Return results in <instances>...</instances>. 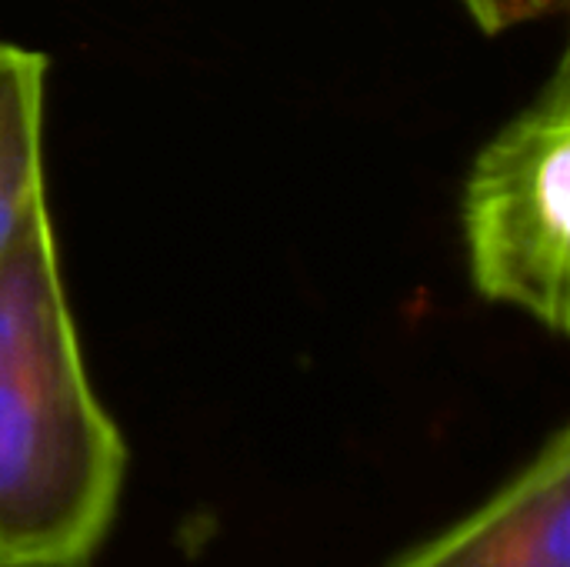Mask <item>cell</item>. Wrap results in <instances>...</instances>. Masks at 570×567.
Here are the masks:
<instances>
[{
	"instance_id": "cell-3",
	"label": "cell",
	"mask_w": 570,
	"mask_h": 567,
	"mask_svg": "<svg viewBox=\"0 0 570 567\" xmlns=\"http://www.w3.org/2000/svg\"><path fill=\"white\" fill-rule=\"evenodd\" d=\"M391 567H570V428L468 518Z\"/></svg>"
},
{
	"instance_id": "cell-5",
	"label": "cell",
	"mask_w": 570,
	"mask_h": 567,
	"mask_svg": "<svg viewBox=\"0 0 570 567\" xmlns=\"http://www.w3.org/2000/svg\"><path fill=\"white\" fill-rule=\"evenodd\" d=\"M484 33H501L518 23L554 13L564 0H461Z\"/></svg>"
},
{
	"instance_id": "cell-2",
	"label": "cell",
	"mask_w": 570,
	"mask_h": 567,
	"mask_svg": "<svg viewBox=\"0 0 570 567\" xmlns=\"http://www.w3.org/2000/svg\"><path fill=\"white\" fill-rule=\"evenodd\" d=\"M471 281L554 334L570 331V63L474 157L464 184Z\"/></svg>"
},
{
	"instance_id": "cell-4",
	"label": "cell",
	"mask_w": 570,
	"mask_h": 567,
	"mask_svg": "<svg viewBox=\"0 0 570 567\" xmlns=\"http://www.w3.org/2000/svg\"><path fill=\"white\" fill-rule=\"evenodd\" d=\"M47 57L0 43V257L43 197Z\"/></svg>"
},
{
	"instance_id": "cell-1",
	"label": "cell",
	"mask_w": 570,
	"mask_h": 567,
	"mask_svg": "<svg viewBox=\"0 0 570 567\" xmlns=\"http://www.w3.org/2000/svg\"><path fill=\"white\" fill-rule=\"evenodd\" d=\"M127 444L97 401L47 201L0 257V567H87L124 491Z\"/></svg>"
}]
</instances>
